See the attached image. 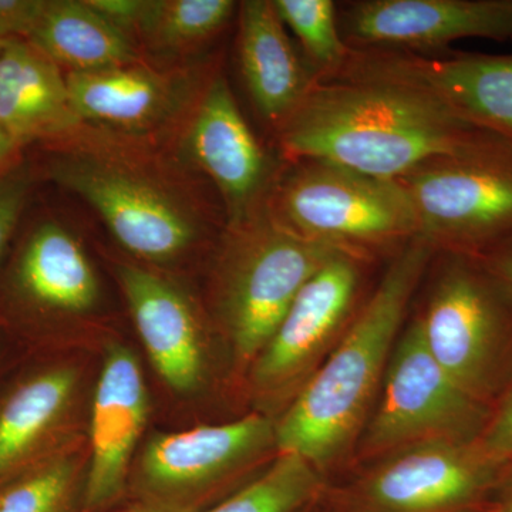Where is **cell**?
Instances as JSON below:
<instances>
[{"mask_svg":"<svg viewBox=\"0 0 512 512\" xmlns=\"http://www.w3.org/2000/svg\"><path fill=\"white\" fill-rule=\"evenodd\" d=\"M498 138L458 119L420 87L352 66L316 80L279 128L292 163L322 161L383 180H399L431 160L463 156Z\"/></svg>","mask_w":512,"mask_h":512,"instance_id":"1","label":"cell"},{"mask_svg":"<svg viewBox=\"0 0 512 512\" xmlns=\"http://www.w3.org/2000/svg\"><path fill=\"white\" fill-rule=\"evenodd\" d=\"M434 252L420 237L400 248L336 348L276 420L278 453L301 457L326 477L356 451L410 299Z\"/></svg>","mask_w":512,"mask_h":512,"instance_id":"2","label":"cell"},{"mask_svg":"<svg viewBox=\"0 0 512 512\" xmlns=\"http://www.w3.org/2000/svg\"><path fill=\"white\" fill-rule=\"evenodd\" d=\"M338 252L285 227L266 204L229 227L215 301L239 366L251 367L306 282Z\"/></svg>","mask_w":512,"mask_h":512,"instance_id":"3","label":"cell"},{"mask_svg":"<svg viewBox=\"0 0 512 512\" xmlns=\"http://www.w3.org/2000/svg\"><path fill=\"white\" fill-rule=\"evenodd\" d=\"M417 318L441 369L493 410L512 379V295L477 256L444 252Z\"/></svg>","mask_w":512,"mask_h":512,"instance_id":"4","label":"cell"},{"mask_svg":"<svg viewBox=\"0 0 512 512\" xmlns=\"http://www.w3.org/2000/svg\"><path fill=\"white\" fill-rule=\"evenodd\" d=\"M265 204L296 234L362 259L419 237L416 212L399 181L322 161H295Z\"/></svg>","mask_w":512,"mask_h":512,"instance_id":"5","label":"cell"},{"mask_svg":"<svg viewBox=\"0 0 512 512\" xmlns=\"http://www.w3.org/2000/svg\"><path fill=\"white\" fill-rule=\"evenodd\" d=\"M505 466L478 440L431 441L376 460L360 476L326 488L318 512H483Z\"/></svg>","mask_w":512,"mask_h":512,"instance_id":"6","label":"cell"},{"mask_svg":"<svg viewBox=\"0 0 512 512\" xmlns=\"http://www.w3.org/2000/svg\"><path fill=\"white\" fill-rule=\"evenodd\" d=\"M397 181L436 252L478 256L512 235L511 141L431 160Z\"/></svg>","mask_w":512,"mask_h":512,"instance_id":"7","label":"cell"},{"mask_svg":"<svg viewBox=\"0 0 512 512\" xmlns=\"http://www.w3.org/2000/svg\"><path fill=\"white\" fill-rule=\"evenodd\" d=\"M490 414L441 369L414 319L397 339L356 451L363 460H379L416 444L478 440Z\"/></svg>","mask_w":512,"mask_h":512,"instance_id":"8","label":"cell"},{"mask_svg":"<svg viewBox=\"0 0 512 512\" xmlns=\"http://www.w3.org/2000/svg\"><path fill=\"white\" fill-rule=\"evenodd\" d=\"M52 175L100 215L121 247L143 261H174L197 241L198 222L173 192L113 158L67 154L53 164Z\"/></svg>","mask_w":512,"mask_h":512,"instance_id":"9","label":"cell"},{"mask_svg":"<svg viewBox=\"0 0 512 512\" xmlns=\"http://www.w3.org/2000/svg\"><path fill=\"white\" fill-rule=\"evenodd\" d=\"M362 258L338 252L306 282L251 372L252 392L286 407L328 359L355 318Z\"/></svg>","mask_w":512,"mask_h":512,"instance_id":"10","label":"cell"},{"mask_svg":"<svg viewBox=\"0 0 512 512\" xmlns=\"http://www.w3.org/2000/svg\"><path fill=\"white\" fill-rule=\"evenodd\" d=\"M271 450H276V420L261 413L157 434L138 458V488L147 504L185 512V500L227 483Z\"/></svg>","mask_w":512,"mask_h":512,"instance_id":"11","label":"cell"},{"mask_svg":"<svg viewBox=\"0 0 512 512\" xmlns=\"http://www.w3.org/2000/svg\"><path fill=\"white\" fill-rule=\"evenodd\" d=\"M340 30L352 49L416 55L470 37L512 42V0H360Z\"/></svg>","mask_w":512,"mask_h":512,"instance_id":"12","label":"cell"},{"mask_svg":"<svg viewBox=\"0 0 512 512\" xmlns=\"http://www.w3.org/2000/svg\"><path fill=\"white\" fill-rule=\"evenodd\" d=\"M349 64L420 87L458 119L512 143V55L355 49Z\"/></svg>","mask_w":512,"mask_h":512,"instance_id":"13","label":"cell"},{"mask_svg":"<svg viewBox=\"0 0 512 512\" xmlns=\"http://www.w3.org/2000/svg\"><path fill=\"white\" fill-rule=\"evenodd\" d=\"M184 151L220 191L228 227L264 205L271 165L222 76L205 87L184 136Z\"/></svg>","mask_w":512,"mask_h":512,"instance_id":"14","label":"cell"},{"mask_svg":"<svg viewBox=\"0 0 512 512\" xmlns=\"http://www.w3.org/2000/svg\"><path fill=\"white\" fill-rule=\"evenodd\" d=\"M150 410L143 369L126 346L107 350L94 390L84 508L96 511L119 497Z\"/></svg>","mask_w":512,"mask_h":512,"instance_id":"15","label":"cell"},{"mask_svg":"<svg viewBox=\"0 0 512 512\" xmlns=\"http://www.w3.org/2000/svg\"><path fill=\"white\" fill-rule=\"evenodd\" d=\"M117 278L158 375L174 392H197L204 382L205 349L190 299L173 282L138 265H119Z\"/></svg>","mask_w":512,"mask_h":512,"instance_id":"16","label":"cell"},{"mask_svg":"<svg viewBox=\"0 0 512 512\" xmlns=\"http://www.w3.org/2000/svg\"><path fill=\"white\" fill-rule=\"evenodd\" d=\"M238 52L256 110L279 130L312 89L316 76L293 49L274 2L241 3Z\"/></svg>","mask_w":512,"mask_h":512,"instance_id":"17","label":"cell"},{"mask_svg":"<svg viewBox=\"0 0 512 512\" xmlns=\"http://www.w3.org/2000/svg\"><path fill=\"white\" fill-rule=\"evenodd\" d=\"M66 82L74 113L82 123L92 121L134 134L170 120L187 94L180 77L138 63L96 72H69Z\"/></svg>","mask_w":512,"mask_h":512,"instance_id":"18","label":"cell"},{"mask_svg":"<svg viewBox=\"0 0 512 512\" xmlns=\"http://www.w3.org/2000/svg\"><path fill=\"white\" fill-rule=\"evenodd\" d=\"M66 77L32 43L6 40L0 52V127L15 146L76 131Z\"/></svg>","mask_w":512,"mask_h":512,"instance_id":"19","label":"cell"},{"mask_svg":"<svg viewBox=\"0 0 512 512\" xmlns=\"http://www.w3.org/2000/svg\"><path fill=\"white\" fill-rule=\"evenodd\" d=\"M79 373L57 366L29 377L0 404V484L47 456L72 416Z\"/></svg>","mask_w":512,"mask_h":512,"instance_id":"20","label":"cell"},{"mask_svg":"<svg viewBox=\"0 0 512 512\" xmlns=\"http://www.w3.org/2000/svg\"><path fill=\"white\" fill-rule=\"evenodd\" d=\"M20 291L50 311L86 313L99 299V281L80 242L56 222L36 229L18 265Z\"/></svg>","mask_w":512,"mask_h":512,"instance_id":"21","label":"cell"},{"mask_svg":"<svg viewBox=\"0 0 512 512\" xmlns=\"http://www.w3.org/2000/svg\"><path fill=\"white\" fill-rule=\"evenodd\" d=\"M28 42L70 73L138 63L131 37L101 18L86 0H47Z\"/></svg>","mask_w":512,"mask_h":512,"instance_id":"22","label":"cell"},{"mask_svg":"<svg viewBox=\"0 0 512 512\" xmlns=\"http://www.w3.org/2000/svg\"><path fill=\"white\" fill-rule=\"evenodd\" d=\"M235 9L232 0H147L136 35L160 55H183L217 36Z\"/></svg>","mask_w":512,"mask_h":512,"instance_id":"23","label":"cell"},{"mask_svg":"<svg viewBox=\"0 0 512 512\" xmlns=\"http://www.w3.org/2000/svg\"><path fill=\"white\" fill-rule=\"evenodd\" d=\"M326 488V477L311 464L293 454L276 453L261 476L202 512H312Z\"/></svg>","mask_w":512,"mask_h":512,"instance_id":"24","label":"cell"},{"mask_svg":"<svg viewBox=\"0 0 512 512\" xmlns=\"http://www.w3.org/2000/svg\"><path fill=\"white\" fill-rule=\"evenodd\" d=\"M77 451H56L0 484V512H69L80 476Z\"/></svg>","mask_w":512,"mask_h":512,"instance_id":"25","label":"cell"},{"mask_svg":"<svg viewBox=\"0 0 512 512\" xmlns=\"http://www.w3.org/2000/svg\"><path fill=\"white\" fill-rule=\"evenodd\" d=\"M276 12L298 37L316 80L338 76L352 57L332 0H274Z\"/></svg>","mask_w":512,"mask_h":512,"instance_id":"26","label":"cell"},{"mask_svg":"<svg viewBox=\"0 0 512 512\" xmlns=\"http://www.w3.org/2000/svg\"><path fill=\"white\" fill-rule=\"evenodd\" d=\"M478 443L495 463H512V379L491 410Z\"/></svg>","mask_w":512,"mask_h":512,"instance_id":"27","label":"cell"},{"mask_svg":"<svg viewBox=\"0 0 512 512\" xmlns=\"http://www.w3.org/2000/svg\"><path fill=\"white\" fill-rule=\"evenodd\" d=\"M47 0H0V40L29 39Z\"/></svg>","mask_w":512,"mask_h":512,"instance_id":"28","label":"cell"},{"mask_svg":"<svg viewBox=\"0 0 512 512\" xmlns=\"http://www.w3.org/2000/svg\"><path fill=\"white\" fill-rule=\"evenodd\" d=\"M26 195L28 184L22 178H0V258L18 225Z\"/></svg>","mask_w":512,"mask_h":512,"instance_id":"29","label":"cell"},{"mask_svg":"<svg viewBox=\"0 0 512 512\" xmlns=\"http://www.w3.org/2000/svg\"><path fill=\"white\" fill-rule=\"evenodd\" d=\"M87 5L124 35H136L147 0H86Z\"/></svg>","mask_w":512,"mask_h":512,"instance_id":"30","label":"cell"},{"mask_svg":"<svg viewBox=\"0 0 512 512\" xmlns=\"http://www.w3.org/2000/svg\"><path fill=\"white\" fill-rule=\"evenodd\" d=\"M487 271L512 295V235L478 255Z\"/></svg>","mask_w":512,"mask_h":512,"instance_id":"31","label":"cell"},{"mask_svg":"<svg viewBox=\"0 0 512 512\" xmlns=\"http://www.w3.org/2000/svg\"><path fill=\"white\" fill-rule=\"evenodd\" d=\"M483 512H512V463L505 464L500 483Z\"/></svg>","mask_w":512,"mask_h":512,"instance_id":"32","label":"cell"},{"mask_svg":"<svg viewBox=\"0 0 512 512\" xmlns=\"http://www.w3.org/2000/svg\"><path fill=\"white\" fill-rule=\"evenodd\" d=\"M15 143L10 140L8 134L3 131V128L0 127V163L5 161L6 158L12 154V151L15 150Z\"/></svg>","mask_w":512,"mask_h":512,"instance_id":"33","label":"cell"},{"mask_svg":"<svg viewBox=\"0 0 512 512\" xmlns=\"http://www.w3.org/2000/svg\"><path fill=\"white\" fill-rule=\"evenodd\" d=\"M123 512H178L174 510H170V508L160 507V505H153L144 503L143 505H138V507L131 508V510L123 511Z\"/></svg>","mask_w":512,"mask_h":512,"instance_id":"34","label":"cell"},{"mask_svg":"<svg viewBox=\"0 0 512 512\" xmlns=\"http://www.w3.org/2000/svg\"><path fill=\"white\" fill-rule=\"evenodd\" d=\"M6 40H0V52H2L3 45H5Z\"/></svg>","mask_w":512,"mask_h":512,"instance_id":"35","label":"cell"}]
</instances>
